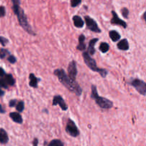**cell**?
<instances>
[{
	"label": "cell",
	"instance_id": "603a6c76",
	"mask_svg": "<svg viewBox=\"0 0 146 146\" xmlns=\"http://www.w3.org/2000/svg\"><path fill=\"white\" fill-rule=\"evenodd\" d=\"M7 55H10V52L8 50L1 48L0 50V58L4 59Z\"/></svg>",
	"mask_w": 146,
	"mask_h": 146
},
{
	"label": "cell",
	"instance_id": "484cf974",
	"mask_svg": "<svg viewBox=\"0 0 146 146\" xmlns=\"http://www.w3.org/2000/svg\"><path fill=\"white\" fill-rule=\"evenodd\" d=\"M0 84H1V87L2 88L7 89L8 88V84L7 83V82L4 80V79L3 77H1V80H0Z\"/></svg>",
	"mask_w": 146,
	"mask_h": 146
},
{
	"label": "cell",
	"instance_id": "e575fe53",
	"mask_svg": "<svg viewBox=\"0 0 146 146\" xmlns=\"http://www.w3.org/2000/svg\"><path fill=\"white\" fill-rule=\"evenodd\" d=\"M1 97H2V96L4 95V92L3 91V90H1Z\"/></svg>",
	"mask_w": 146,
	"mask_h": 146
},
{
	"label": "cell",
	"instance_id": "d6986e66",
	"mask_svg": "<svg viewBox=\"0 0 146 146\" xmlns=\"http://www.w3.org/2000/svg\"><path fill=\"white\" fill-rule=\"evenodd\" d=\"M109 37L113 42H117L121 39V34L115 30H111L109 31Z\"/></svg>",
	"mask_w": 146,
	"mask_h": 146
},
{
	"label": "cell",
	"instance_id": "f1b7e54d",
	"mask_svg": "<svg viewBox=\"0 0 146 146\" xmlns=\"http://www.w3.org/2000/svg\"><path fill=\"white\" fill-rule=\"evenodd\" d=\"M17 100L14 99V100H10L9 102V106L10 107H14V106L17 105Z\"/></svg>",
	"mask_w": 146,
	"mask_h": 146
},
{
	"label": "cell",
	"instance_id": "ffe728a7",
	"mask_svg": "<svg viewBox=\"0 0 146 146\" xmlns=\"http://www.w3.org/2000/svg\"><path fill=\"white\" fill-rule=\"evenodd\" d=\"M109 48H110V47L107 42L101 43V44H100V46H99L100 51L103 53H106L109 50Z\"/></svg>",
	"mask_w": 146,
	"mask_h": 146
},
{
	"label": "cell",
	"instance_id": "4dcf8cb0",
	"mask_svg": "<svg viewBox=\"0 0 146 146\" xmlns=\"http://www.w3.org/2000/svg\"><path fill=\"white\" fill-rule=\"evenodd\" d=\"M38 140L37 138H34L33 140V146H38Z\"/></svg>",
	"mask_w": 146,
	"mask_h": 146
},
{
	"label": "cell",
	"instance_id": "4316f807",
	"mask_svg": "<svg viewBox=\"0 0 146 146\" xmlns=\"http://www.w3.org/2000/svg\"><path fill=\"white\" fill-rule=\"evenodd\" d=\"M81 3V0H71V6L72 7H76Z\"/></svg>",
	"mask_w": 146,
	"mask_h": 146
},
{
	"label": "cell",
	"instance_id": "f546056e",
	"mask_svg": "<svg viewBox=\"0 0 146 146\" xmlns=\"http://www.w3.org/2000/svg\"><path fill=\"white\" fill-rule=\"evenodd\" d=\"M0 13H1V17H4L6 14V11L5 8H4V6H1L0 7Z\"/></svg>",
	"mask_w": 146,
	"mask_h": 146
},
{
	"label": "cell",
	"instance_id": "9a60e30c",
	"mask_svg": "<svg viewBox=\"0 0 146 146\" xmlns=\"http://www.w3.org/2000/svg\"><path fill=\"white\" fill-rule=\"evenodd\" d=\"M85 40L86 37L84 34H81L78 37V44L76 47L77 50H79V51H84L86 49V46L85 44Z\"/></svg>",
	"mask_w": 146,
	"mask_h": 146
},
{
	"label": "cell",
	"instance_id": "d6a6232c",
	"mask_svg": "<svg viewBox=\"0 0 146 146\" xmlns=\"http://www.w3.org/2000/svg\"><path fill=\"white\" fill-rule=\"evenodd\" d=\"M143 17L144 20H145V21L146 22V11L143 14Z\"/></svg>",
	"mask_w": 146,
	"mask_h": 146
},
{
	"label": "cell",
	"instance_id": "2e32d148",
	"mask_svg": "<svg viewBox=\"0 0 146 146\" xmlns=\"http://www.w3.org/2000/svg\"><path fill=\"white\" fill-rule=\"evenodd\" d=\"M73 21H74V24L76 27L77 28H82L84 26V21L82 19L80 16L75 15L73 17Z\"/></svg>",
	"mask_w": 146,
	"mask_h": 146
},
{
	"label": "cell",
	"instance_id": "30bf717a",
	"mask_svg": "<svg viewBox=\"0 0 146 146\" xmlns=\"http://www.w3.org/2000/svg\"><path fill=\"white\" fill-rule=\"evenodd\" d=\"M112 19L111 20V23L112 24H116V25H120V26H122L123 28H126L127 27V24L125 21H124L123 20H122L121 19H120L118 17V14H116L115 11H112Z\"/></svg>",
	"mask_w": 146,
	"mask_h": 146
},
{
	"label": "cell",
	"instance_id": "7c38bea8",
	"mask_svg": "<svg viewBox=\"0 0 146 146\" xmlns=\"http://www.w3.org/2000/svg\"><path fill=\"white\" fill-rule=\"evenodd\" d=\"M29 77L30 87H34V88H37V87H38V82L41 80V79L36 77V76L34 75V74H33V73H30Z\"/></svg>",
	"mask_w": 146,
	"mask_h": 146
},
{
	"label": "cell",
	"instance_id": "ac0fdd59",
	"mask_svg": "<svg viewBox=\"0 0 146 146\" xmlns=\"http://www.w3.org/2000/svg\"><path fill=\"white\" fill-rule=\"evenodd\" d=\"M3 77V78L4 79V80L7 82L8 85L13 86L15 84V80H14V77H13V75L11 74H6L5 75H4L3 77Z\"/></svg>",
	"mask_w": 146,
	"mask_h": 146
},
{
	"label": "cell",
	"instance_id": "52a82bcc",
	"mask_svg": "<svg viewBox=\"0 0 146 146\" xmlns=\"http://www.w3.org/2000/svg\"><path fill=\"white\" fill-rule=\"evenodd\" d=\"M84 19H85L86 24L88 29H90L91 31L96 33L101 32V29L98 27V24H97L96 21L94 19L90 17L89 16H85Z\"/></svg>",
	"mask_w": 146,
	"mask_h": 146
},
{
	"label": "cell",
	"instance_id": "836d02e7",
	"mask_svg": "<svg viewBox=\"0 0 146 146\" xmlns=\"http://www.w3.org/2000/svg\"><path fill=\"white\" fill-rule=\"evenodd\" d=\"M0 107H1V113H4V109H3L2 106L0 105Z\"/></svg>",
	"mask_w": 146,
	"mask_h": 146
},
{
	"label": "cell",
	"instance_id": "1f68e13d",
	"mask_svg": "<svg viewBox=\"0 0 146 146\" xmlns=\"http://www.w3.org/2000/svg\"><path fill=\"white\" fill-rule=\"evenodd\" d=\"M5 74H6L5 71H4V69H3L2 67H1V74H0V75H1V77H3V76L5 75Z\"/></svg>",
	"mask_w": 146,
	"mask_h": 146
},
{
	"label": "cell",
	"instance_id": "3957f363",
	"mask_svg": "<svg viewBox=\"0 0 146 146\" xmlns=\"http://www.w3.org/2000/svg\"><path fill=\"white\" fill-rule=\"evenodd\" d=\"M82 55L86 64L92 71L99 73L100 75H101L103 78H106V76L108 75V70H106V69L99 68V67L97 66L96 60L91 57V55L88 54V52H84Z\"/></svg>",
	"mask_w": 146,
	"mask_h": 146
},
{
	"label": "cell",
	"instance_id": "277c9868",
	"mask_svg": "<svg viewBox=\"0 0 146 146\" xmlns=\"http://www.w3.org/2000/svg\"><path fill=\"white\" fill-rule=\"evenodd\" d=\"M91 98L94 99L96 101V103L103 109H111L113 106V103L111 100L105 97H100L98 94L97 88L96 85L93 84L91 86Z\"/></svg>",
	"mask_w": 146,
	"mask_h": 146
},
{
	"label": "cell",
	"instance_id": "7a4b0ae2",
	"mask_svg": "<svg viewBox=\"0 0 146 146\" xmlns=\"http://www.w3.org/2000/svg\"><path fill=\"white\" fill-rule=\"evenodd\" d=\"M12 2V9L14 13L18 18L19 24V25L27 31L28 34L31 35H36L35 32L33 31L32 28L29 24L28 20H27V15L24 13V10L20 7V0H11Z\"/></svg>",
	"mask_w": 146,
	"mask_h": 146
},
{
	"label": "cell",
	"instance_id": "5bb4252c",
	"mask_svg": "<svg viewBox=\"0 0 146 146\" xmlns=\"http://www.w3.org/2000/svg\"><path fill=\"white\" fill-rule=\"evenodd\" d=\"M117 47H118L120 50H123V51H126V50H129V43H128L127 39L125 38L121 40V41L117 44Z\"/></svg>",
	"mask_w": 146,
	"mask_h": 146
},
{
	"label": "cell",
	"instance_id": "d4e9b609",
	"mask_svg": "<svg viewBox=\"0 0 146 146\" xmlns=\"http://www.w3.org/2000/svg\"><path fill=\"white\" fill-rule=\"evenodd\" d=\"M7 60H8L10 63H11V64H15V63L17 62V58H16L13 54H10V55L7 57Z\"/></svg>",
	"mask_w": 146,
	"mask_h": 146
},
{
	"label": "cell",
	"instance_id": "7402d4cb",
	"mask_svg": "<svg viewBox=\"0 0 146 146\" xmlns=\"http://www.w3.org/2000/svg\"><path fill=\"white\" fill-rule=\"evenodd\" d=\"M16 109H17V110L19 112V113H21V112L24 111V102L22 101V100L18 102H17V105H16Z\"/></svg>",
	"mask_w": 146,
	"mask_h": 146
},
{
	"label": "cell",
	"instance_id": "ba28073f",
	"mask_svg": "<svg viewBox=\"0 0 146 146\" xmlns=\"http://www.w3.org/2000/svg\"><path fill=\"white\" fill-rule=\"evenodd\" d=\"M68 74L70 78L73 80H76L77 74H78V70H77L76 62L74 60H72L69 63L68 67Z\"/></svg>",
	"mask_w": 146,
	"mask_h": 146
},
{
	"label": "cell",
	"instance_id": "9c48e42d",
	"mask_svg": "<svg viewBox=\"0 0 146 146\" xmlns=\"http://www.w3.org/2000/svg\"><path fill=\"white\" fill-rule=\"evenodd\" d=\"M58 104V105L61 107V110H64V111H66L68 110V105H67L66 103L65 102L64 100L63 99V97H61L59 94H57V95H55L54 97V99H53L52 102V105L56 106Z\"/></svg>",
	"mask_w": 146,
	"mask_h": 146
},
{
	"label": "cell",
	"instance_id": "4fadbf2b",
	"mask_svg": "<svg viewBox=\"0 0 146 146\" xmlns=\"http://www.w3.org/2000/svg\"><path fill=\"white\" fill-rule=\"evenodd\" d=\"M98 41V38H94L92 39L91 40H90L89 43H88V52L90 55H94L96 53V50H95V46L96 43Z\"/></svg>",
	"mask_w": 146,
	"mask_h": 146
},
{
	"label": "cell",
	"instance_id": "e0dca14e",
	"mask_svg": "<svg viewBox=\"0 0 146 146\" xmlns=\"http://www.w3.org/2000/svg\"><path fill=\"white\" fill-rule=\"evenodd\" d=\"M9 137L7 133L3 128L0 130V142L1 144H6L8 143Z\"/></svg>",
	"mask_w": 146,
	"mask_h": 146
},
{
	"label": "cell",
	"instance_id": "8992f818",
	"mask_svg": "<svg viewBox=\"0 0 146 146\" xmlns=\"http://www.w3.org/2000/svg\"><path fill=\"white\" fill-rule=\"evenodd\" d=\"M66 131L72 137H78L80 135V132L78 128L76 125L75 123L71 119H68L67 122L66 126Z\"/></svg>",
	"mask_w": 146,
	"mask_h": 146
},
{
	"label": "cell",
	"instance_id": "5b68a950",
	"mask_svg": "<svg viewBox=\"0 0 146 146\" xmlns=\"http://www.w3.org/2000/svg\"><path fill=\"white\" fill-rule=\"evenodd\" d=\"M130 84L134 87L142 95L146 94V82L138 78H133L130 81Z\"/></svg>",
	"mask_w": 146,
	"mask_h": 146
},
{
	"label": "cell",
	"instance_id": "8fae6325",
	"mask_svg": "<svg viewBox=\"0 0 146 146\" xmlns=\"http://www.w3.org/2000/svg\"><path fill=\"white\" fill-rule=\"evenodd\" d=\"M9 117L14 123H18V124H22L23 123V118L20 113L19 112H12L9 113Z\"/></svg>",
	"mask_w": 146,
	"mask_h": 146
},
{
	"label": "cell",
	"instance_id": "83f0119b",
	"mask_svg": "<svg viewBox=\"0 0 146 146\" xmlns=\"http://www.w3.org/2000/svg\"><path fill=\"white\" fill-rule=\"evenodd\" d=\"M0 42H1V45L5 46L6 44L9 42V40H7V38H5V37H4L1 36V37H0Z\"/></svg>",
	"mask_w": 146,
	"mask_h": 146
},
{
	"label": "cell",
	"instance_id": "cb8c5ba5",
	"mask_svg": "<svg viewBox=\"0 0 146 146\" xmlns=\"http://www.w3.org/2000/svg\"><path fill=\"white\" fill-rule=\"evenodd\" d=\"M121 14H122V15L123 16V17L128 19V14H129V10H128L127 8H125V7H124V8H123L122 9H121Z\"/></svg>",
	"mask_w": 146,
	"mask_h": 146
},
{
	"label": "cell",
	"instance_id": "6da1fadb",
	"mask_svg": "<svg viewBox=\"0 0 146 146\" xmlns=\"http://www.w3.org/2000/svg\"><path fill=\"white\" fill-rule=\"evenodd\" d=\"M54 74L58 77L60 82L69 91L75 93L77 96H81L82 94V89L76 80H71L69 76L67 75L64 69H56L54 70Z\"/></svg>",
	"mask_w": 146,
	"mask_h": 146
},
{
	"label": "cell",
	"instance_id": "44dd1931",
	"mask_svg": "<svg viewBox=\"0 0 146 146\" xmlns=\"http://www.w3.org/2000/svg\"><path fill=\"white\" fill-rule=\"evenodd\" d=\"M48 146H64V143L62 141L58 139H55V140H51L48 145Z\"/></svg>",
	"mask_w": 146,
	"mask_h": 146
}]
</instances>
